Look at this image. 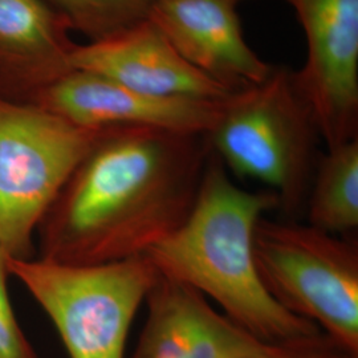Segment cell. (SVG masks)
<instances>
[{"label":"cell","instance_id":"obj_1","mask_svg":"<svg viewBox=\"0 0 358 358\" xmlns=\"http://www.w3.org/2000/svg\"><path fill=\"white\" fill-rule=\"evenodd\" d=\"M210 155L206 134L103 129L38 224L41 256L92 266L146 255L192 213Z\"/></svg>","mask_w":358,"mask_h":358},{"label":"cell","instance_id":"obj_10","mask_svg":"<svg viewBox=\"0 0 358 358\" xmlns=\"http://www.w3.org/2000/svg\"><path fill=\"white\" fill-rule=\"evenodd\" d=\"M242 1L154 0L149 17L186 62L235 93L264 81L273 68L244 38Z\"/></svg>","mask_w":358,"mask_h":358},{"label":"cell","instance_id":"obj_11","mask_svg":"<svg viewBox=\"0 0 358 358\" xmlns=\"http://www.w3.org/2000/svg\"><path fill=\"white\" fill-rule=\"evenodd\" d=\"M133 358H250L264 343L192 287L158 276Z\"/></svg>","mask_w":358,"mask_h":358},{"label":"cell","instance_id":"obj_16","mask_svg":"<svg viewBox=\"0 0 358 358\" xmlns=\"http://www.w3.org/2000/svg\"><path fill=\"white\" fill-rule=\"evenodd\" d=\"M250 358H358V356L334 344L331 338L320 333L292 341L264 344Z\"/></svg>","mask_w":358,"mask_h":358},{"label":"cell","instance_id":"obj_12","mask_svg":"<svg viewBox=\"0 0 358 358\" xmlns=\"http://www.w3.org/2000/svg\"><path fill=\"white\" fill-rule=\"evenodd\" d=\"M71 31L44 0H0V97L32 103L73 71Z\"/></svg>","mask_w":358,"mask_h":358},{"label":"cell","instance_id":"obj_15","mask_svg":"<svg viewBox=\"0 0 358 358\" xmlns=\"http://www.w3.org/2000/svg\"><path fill=\"white\" fill-rule=\"evenodd\" d=\"M7 275V255L0 248V358H38L15 317Z\"/></svg>","mask_w":358,"mask_h":358},{"label":"cell","instance_id":"obj_8","mask_svg":"<svg viewBox=\"0 0 358 358\" xmlns=\"http://www.w3.org/2000/svg\"><path fill=\"white\" fill-rule=\"evenodd\" d=\"M223 101L158 97L73 69L43 90L32 103L81 128L149 127L207 134L217 122Z\"/></svg>","mask_w":358,"mask_h":358},{"label":"cell","instance_id":"obj_5","mask_svg":"<svg viewBox=\"0 0 358 358\" xmlns=\"http://www.w3.org/2000/svg\"><path fill=\"white\" fill-rule=\"evenodd\" d=\"M7 271L48 315L69 358H125L131 324L159 276L145 255L92 266L7 256Z\"/></svg>","mask_w":358,"mask_h":358},{"label":"cell","instance_id":"obj_13","mask_svg":"<svg viewBox=\"0 0 358 358\" xmlns=\"http://www.w3.org/2000/svg\"><path fill=\"white\" fill-rule=\"evenodd\" d=\"M308 224L341 236L358 229V138L322 152L308 190Z\"/></svg>","mask_w":358,"mask_h":358},{"label":"cell","instance_id":"obj_14","mask_svg":"<svg viewBox=\"0 0 358 358\" xmlns=\"http://www.w3.org/2000/svg\"><path fill=\"white\" fill-rule=\"evenodd\" d=\"M72 31L92 41L115 36L148 19L154 0H44Z\"/></svg>","mask_w":358,"mask_h":358},{"label":"cell","instance_id":"obj_6","mask_svg":"<svg viewBox=\"0 0 358 358\" xmlns=\"http://www.w3.org/2000/svg\"><path fill=\"white\" fill-rule=\"evenodd\" d=\"M103 129L0 97V248L29 256L32 234Z\"/></svg>","mask_w":358,"mask_h":358},{"label":"cell","instance_id":"obj_2","mask_svg":"<svg viewBox=\"0 0 358 358\" xmlns=\"http://www.w3.org/2000/svg\"><path fill=\"white\" fill-rule=\"evenodd\" d=\"M278 210L273 192L238 186L211 152L192 213L145 256L161 276L215 301L223 315L264 344L320 334L317 325L280 307L259 279L254 231L260 217Z\"/></svg>","mask_w":358,"mask_h":358},{"label":"cell","instance_id":"obj_7","mask_svg":"<svg viewBox=\"0 0 358 358\" xmlns=\"http://www.w3.org/2000/svg\"><path fill=\"white\" fill-rule=\"evenodd\" d=\"M304 29L294 80L325 148L358 138V0H285Z\"/></svg>","mask_w":358,"mask_h":358},{"label":"cell","instance_id":"obj_4","mask_svg":"<svg viewBox=\"0 0 358 358\" xmlns=\"http://www.w3.org/2000/svg\"><path fill=\"white\" fill-rule=\"evenodd\" d=\"M252 251L259 279L280 307L358 356L357 239L263 217Z\"/></svg>","mask_w":358,"mask_h":358},{"label":"cell","instance_id":"obj_3","mask_svg":"<svg viewBox=\"0 0 358 358\" xmlns=\"http://www.w3.org/2000/svg\"><path fill=\"white\" fill-rule=\"evenodd\" d=\"M206 137L235 177L269 187L282 217L304 214L322 141L294 71L273 65L264 81L232 93Z\"/></svg>","mask_w":358,"mask_h":358},{"label":"cell","instance_id":"obj_9","mask_svg":"<svg viewBox=\"0 0 358 358\" xmlns=\"http://www.w3.org/2000/svg\"><path fill=\"white\" fill-rule=\"evenodd\" d=\"M71 63L158 97L222 101L234 93L186 62L150 17L115 36L77 44Z\"/></svg>","mask_w":358,"mask_h":358}]
</instances>
